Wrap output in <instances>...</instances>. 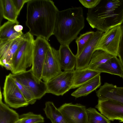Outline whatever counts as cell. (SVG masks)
<instances>
[{"mask_svg":"<svg viewBox=\"0 0 123 123\" xmlns=\"http://www.w3.org/2000/svg\"><path fill=\"white\" fill-rule=\"evenodd\" d=\"M59 11L52 0H29L27 3L25 22L29 32L48 40L53 35Z\"/></svg>","mask_w":123,"mask_h":123,"instance_id":"6da1fadb","label":"cell"},{"mask_svg":"<svg viewBox=\"0 0 123 123\" xmlns=\"http://www.w3.org/2000/svg\"><path fill=\"white\" fill-rule=\"evenodd\" d=\"M86 19L91 27L104 32L123 22V0H101L88 9Z\"/></svg>","mask_w":123,"mask_h":123,"instance_id":"7a4b0ae2","label":"cell"},{"mask_svg":"<svg viewBox=\"0 0 123 123\" xmlns=\"http://www.w3.org/2000/svg\"><path fill=\"white\" fill-rule=\"evenodd\" d=\"M85 26L82 8L73 7L58 12L53 35L61 45H69Z\"/></svg>","mask_w":123,"mask_h":123,"instance_id":"3957f363","label":"cell"},{"mask_svg":"<svg viewBox=\"0 0 123 123\" xmlns=\"http://www.w3.org/2000/svg\"><path fill=\"white\" fill-rule=\"evenodd\" d=\"M33 36L30 33L13 57L12 62V74L25 72L27 68L32 66L35 40Z\"/></svg>","mask_w":123,"mask_h":123,"instance_id":"277c9868","label":"cell"},{"mask_svg":"<svg viewBox=\"0 0 123 123\" xmlns=\"http://www.w3.org/2000/svg\"><path fill=\"white\" fill-rule=\"evenodd\" d=\"M3 89L4 101L8 106L17 109L29 104L15 83L12 74L6 76Z\"/></svg>","mask_w":123,"mask_h":123,"instance_id":"5b68a950","label":"cell"},{"mask_svg":"<svg viewBox=\"0 0 123 123\" xmlns=\"http://www.w3.org/2000/svg\"><path fill=\"white\" fill-rule=\"evenodd\" d=\"M121 32V25L104 32L97 44L95 51L102 50L117 56Z\"/></svg>","mask_w":123,"mask_h":123,"instance_id":"8992f818","label":"cell"},{"mask_svg":"<svg viewBox=\"0 0 123 123\" xmlns=\"http://www.w3.org/2000/svg\"><path fill=\"white\" fill-rule=\"evenodd\" d=\"M12 76L13 78L30 91L37 100L41 99L47 93L46 82L37 80L31 69L18 74H12Z\"/></svg>","mask_w":123,"mask_h":123,"instance_id":"52a82bcc","label":"cell"},{"mask_svg":"<svg viewBox=\"0 0 123 123\" xmlns=\"http://www.w3.org/2000/svg\"><path fill=\"white\" fill-rule=\"evenodd\" d=\"M74 71L62 72L46 82L47 93L62 96L71 89L73 83Z\"/></svg>","mask_w":123,"mask_h":123,"instance_id":"ba28073f","label":"cell"},{"mask_svg":"<svg viewBox=\"0 0 123 123\" xmlns=\"http://www.w3.org/2000/svg\"><path fill=\"white\" fill-rule=\"evenodd\" d=\"M50 45L48 40L41 37H37L35 40L32 72L38 81L42 80V70L46 54Z\"/></svg>","mask_w":123,"mask_h":123,"instance_id":"9c48e42d","label":"cell"},{"mask_svg":"<svg viewBox=\"0 0 123 123\" xmlns=\"http://www.w3.org/2000/svg\"><path fill=\"white\" fill-rule=\"evenodd\" d=\"M59 58L58 50L50 45L48 47L42 70V80L47 82L57 75L62 71Z\"/></svg>","mask_w":123,"mask_h":123,"instance_id":"30bf717a","label":"cell"},{"mask_svg":"<svg viewBox=\"0 0 123 123\" xmlns=\"http://www.w3.org/2000/svg\"><path fill=\"white\" fill-rule=\"evenodd\" d=\"M58 109L68 123H87V109L84 105L65 103Z\"/></svg>","mask_w":123,"mask_h":123,"instance_id":"8fae6325","label":"cell"},{"mask_svg":"<svg viewBox=\"0 0 123 123\" xmlns=\"http://www.w3.org/2000/svg\"><path fill=\"white\" fill-rule=\"evenodd\" d=\"M30 34L28 32L14 39L0 42V64L1 66L6 63L12 65L14 55Z\"/></svg>","mask_w":123,"mask_h":123,"instance_id":"7c38bea8","label":"cell"},{"mask_svg":"<svg viewBox=\"0 0 123 123\" xmlns=\"http://www.w3.org/2000/svg\"><path fill=\"white\" fill-rule=\"evenodd\" d=\"M95 107L110 120L123 122V105L110 99L98 100Z\"/></svg>","mask_w":123,"mask_h":123,"instance_id":"4fadbf2b","label":"cell"},{"mask_svg":"<svg viewBox=\"0 0 123 123\" xmlns=\"http://www.w3.org/2000/svg\"><path fill=\"white\" fill-rule=\"evenodd\" d=\"M104 32L98 30L95 32L93 37L79 56L76 57L75 69L85 68L88 65L97 44Z\"/></svg>","mask_w":123,"mask_h":123,"instance_id":"5bb4252c","label":"cell"},{"mask_svg":"<svg viewBox=\"0 0 123 123\" xmlns=\"http://www.w3.org/2000/svg\"><path fill=\"white\" fill-rule=\"evenodd\" d=\"M98 100H112L123 105V87L105 82L96 92Z\"/></svg>","mask_w":123,"mask_h":123,"instance_id":"9a60e30c","label":"cell"},{"mask_svg":"<svg viewBox=\"0 0 123 123\" xmlns=\"http://www.w3.org/2000/svg\"><path fill=\"white\" fill-rule=\"evenodd\" d=\"M17 20L8 21L0 26V42L13 40L24 35L23 27Z\"/></svg>","mask_w":123,"mask_h":123,"instance_id":"2e32d148","label":"cell"},{"mask_svg":"<svg viewBox=\"0 0 123 123\" xmlns=\"http://www.w3.org/2000/svg\"><path fill=\"white\" fill-rule=\"evenodd\" d=\"M59 58L61 70L64 71H74L75 68L76 57L73 54L69 45H60L59 49Z\"/></svg>","mask_w":123,"mask_h":123,"instance_id":"e0dca14e","label":"cell"},{"mask_svg":"<svg viewBox=\"0 0 123 123\" xmlns=\"http://www.w3.org/2000/svg\"><path fill=\"white\" fill-rule=\"evenodd\" d=\"M95 70L100 73H107L121 77L123 76V67L119 59L116 56L100 65Z\"/></svg>","mask_w":123,"mask_h":123,"instance_id":"ac0fdd59","label":"cell"},{"mask_svg":"<svg viewBox=\"0 0 123 123\" xmlns=\"http://www.w3.org/2000/svg\"><path fill=\"white\" fill-rule=\"evenodd\" d=\"M73 83L71 89L78 88L94 78L100 72L87 68L74 71Z\"/></svg>","mask_w":123,"mask_h":123,"instance_id":"d6986e66","label":"cell"},{"mask_svg":"<svg viewBox=\"0 0 123 123\" xmlns=\"http://www.w3.org/2000/svg\"><path fill=\"white\" fill-rule=\"evenodd\" d=\"M99 74L79 87L71 95L76 98L86 96L100 86L101 83Z\"/></svg>","mask_w":123,"mask_h":123,"instance_id":"ffe728a7","label":"cell"},{"mask_svg":"<svg viewBox=\"0 0 123 123\" xmlns=\"http://www.w3.org/2000/svg\"><path fill=\"white\" fill-rule=\"evenodd\" d=\"M19 15L12 0H0V24L3 18L11 21L17 20Z\"/></svg>","mask_w":123,"mask_h":123,"instance_id":"44dd1931","label":"cell"},{"mask_svg":"<svg viewBox=\"0 0 123 123\" xmlns=\"http://www.w3.org/2000/svg\"><path fill=\"white\" fill-rule=\"evenodd\" d=\"M0 123H15L19 119L20 115L3 103L0 88Z\"/></svg>","mask_w":123,"mask_h":123,"instance_id":"7402d4cb","label":"cell"},{"mask_svg":"<svg viewBox=\"0 0 123 123\" xmlns=\"http://www.w3.org/2000/svg\"><path fill=\"white\" fill-rule=\"evenodd\" d=\"M43 111L47 118L52 123H68L58 108L52 102H46Z\"/></svg>","mask_w":123,"mask_h":123,"instance_id":"603a6c76","label":"cell"},{"mask_svg":"<svg viewBox=\"0 0 123 123\" xmlns=\"http://www.w3.org/2000/svg\"><path fill=\"white\" fill-rule=\"evenodd\" d=\"M114 56H115L102 50H95L86 68L95 70L100 65L105 63Z\"/></svg>","mask_w":123,"mask_h":123,"instance_id":"cb8c5ba5","label":"cell"},{"mask_svg":"<svg viewBox=\"0 0 123 123\" xmlns=\"http://www.w3.org/2000/svg\"><path fill=\"white\" fill-rule=\"evenodd\" d=\"M87 123H111L110 120L94 108L86 109Z\"/></svg>","mask_w":123,"mask_h":123,"instance_id":"d4e9b609","label":"cell"},{"mask_svg":"<svg viewBox=\"0 0 123 123\" xmlns=\"http://www.w3.org/2000/svg\"><path fill=\"white\" fill-rule=\"evenodd\" d=\"M95 33L93 31H89L81 34L76 38L75 42L77 47L76 57L79 56L84 48L91 39Z\"/></svg>","mask_w":123,"mask_h":123,"instance_id":"484cf974","label":"cell"},{"mask_svg":"<svg viewBox=\"0 0 123 123\" xmlns=\"http://www.w3.org/2000/svg\"><path fill=\"white\" fill-rule=\"evenodd\" d=\"M24 118L21 123H43L44 118L41 114H36L31 112L19 116V119Z\"/></svg>","mask_w":123,"mask_h":123,"instance_id":"4316f807","label":"cell"},{"mask_svg":"<svg viewBox=\"0 0 123 123\" xmlns=\"http://www.w3.org/2000/svg\"><path fill=\"white\" fill-rule=\"evenodd\" d=\"M14 79V81L18 86L24 96L29 104L32 105L36 102L37 99L32 92L26 87Z\"/></svg>","mask_w":123,"mask_h":123,"instance_id":"83f0119b","label":"cell"},{"mask_svg":"<svg viewBox=\"0 0 123 123\" xmlns=\"http://www.w3.org/2000/svg\"><path fill=\"white\" fill-rule=\"evenodd\" d=\"M121 35L117 56L123 67V22L121 25Z\"/></svg>","mask_w":123,"mask_h":123,"instance_id":"f1b7e54d","label":"cell"},{"mask_svg":"<svg viewBox=\"0 0 123 123\" xmlns=\"http://www.w3.org/2000/svg\"><path fill=\"white\" fill-rule=\"evenodd\" d=\"M101 0H79V1L85 7L88 9H92L95 7Z\"/></svg>","mask_w":123,"mask_h":123,"instance_id":"f546056e","label":"cell"},{"mask_svg":"<svg viewBox=\"0 0 123 123\" xmlns=\"http://www.w3.org/2000/svg\"><path fill=\"white\" fill-rule=\"evenodd\" d=\"M13 5L19 14L24 4L27 3L29 0H12Z\"/></svg>","mask_w":123,"mask_h":123,"instance_id":"4dcf8cb0","label":"cell"},{"mask_svg":"<svg viewBox=\"0 0 123 123\" xmlns=\"http://www.w3.org/2000/svg\"><path fill=\"white\" fill-rule=\"evenodd\" d=\"M2 66L5 67L7 70H10L11 71L12 69V65L7 63L4 64Z\"/></svg>","mask_w":123,"mask_h":123,"instance_id":"1f68e13d","label":"cell"},{"mask_svg":"<svg viewBox=\"0 0 123 123\" xmlns=\"http://www.w3.org/2000/svg\"><path fill=\"white\" fill-rule=\"evenodd\" d=\"M24 118L19 119L15 123H21L22 121L24 119Z\"/></svg>","mask_w":123,"mask_h":123,"instance_id":"d6a6232c","label":"cell"},{"mask_svg":"<svg viewBox=\"0 0 123 123\" xmlns=\"http://www.w3.org/2000/svg\"><path fill=\"white\" fill-rule=\"evenodd\" d=\"M122 77V78H123V77Z\"/></svg>","mask_w":123,"mask_h":123,"instance_id":"836d02e7","label":"cell"}]
</instances>
